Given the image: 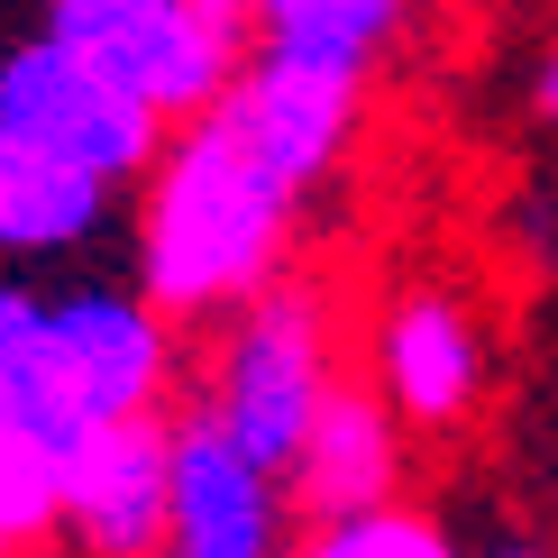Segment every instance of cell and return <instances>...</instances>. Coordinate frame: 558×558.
<instances>
[{
	"label": "cell",
	"mask_w": 558,
	"mask_h": 558,
	"mask_svg": "<svg viewBox=\"0 0 558 558\" xmlns=\"http://www.w3.org/2000/svg\"><path fill=\"white\" fill-rule=\"evenodd\" d=\"M0 412L28 422L56 458L92 430V412L74 403V385H64V366H56V320H46V302L19 293V284H0Z\"/></svg>",
	"instance_id": "obj_12"
},
{
	"label": "cell",
	"mask_w": 558,
	"mask_h": 558,
	"mask_svg": "<svg viewBox=\"0 0 558 558\" xmlns=\"http://www.w3.org/2000/svg\"><path fill=\"white\" fill-rule=\"evenodd\" d=\"M348 110H357V83L339 74H302V64H257V74H239L220 92V120L257 147V166H275L302 193V183H320L339 166L348 147Z\"/></svg>",
	"instance_id": "obj_8"
},
{
	"label": "cell",
	"mask_w": 558,
	"mask_h": 558,
	"mask_svg": "<svg viewBox=\"0 0 558 558\" xmlns=\"http://www.w3.org/2000/svg\"><path fill=\"white\" fill-rule=\"evenodd\" d=\"M293 495L312 522H348V513H376L393 495V422L376 393H320L312 430L293 449Z\"/></svg>",
	"instance_id": "obj_9"
},
{
	"label": "cell",
	"mask_w": 558,
	"mask_h": 558,
	"mask_svg": "<svg viewBox=\"0 0 558 558\" xmlns=\"http://www.w3.org/2000/svg\"><path fill=\"white\" fill-rule=\"evenodd\" d=\"M110 211V183L64 166L56 147L0 129V247H74Z\"/></svg>",
	"instance_id": "obj_11"
},
{
	"label": "cell",
	"mask_w": 558,
	"mask_h": 558,
	"mask_svg": "<svg viewBox=\"0 0 558 558\" xmlns=\"http://www.w3.org/2000/svg\"><path fill=\"white\" fill-rule=\"evenodd\" d=\"M56 320V366L74 385V403L92 422H120V412H147L156 385H166V330H156L147 302L129 293H64L46 302Z\"/></svg>",
	"instance_id": "obj_7"
},
{
	"label": "cell",
	"mask_w": 558,
	"mask_h": 558,
	"mask_svg": "<svg viewBox=\"0 0 558 558\" xmlns=\"http://www.w3.org/2000/svg\"><path fill=\"white\" fill-rule=\"evenodd\" d=\"M174 558H275V468L229 439L220 412H193L174 430Z\"/></svg>",
	"instance_id": "obj_6"
},
{
	"label": "cell",
	"mask_w": 558,
	"mask_h": 558,
	"mask_svg": "<svg viewBox=\"0 0 558 558\" xmlns=\"http://www.w3.org/2000/svg\"><path fill=\"white\" fill-rule=\"evenodd\" d=\"M166 513H174V430H156L147 412L92 422L64 449V522L101 558H147L166 541Z\"/></svg>",
	"instance_id": "obj_5"
},
{
	"label": "cell",
	"mask_w": 558,
	"mask_h": 558,
	"mask_svg": "<svg viewBox=\"0 0 558 558\" xmlns=\"http://www.w3.org/2000/svg\"><path fill=\"white\" fill-rule=\"evenodd\" d=\"M385 403L403 422H458L476 403V330L439 293L393 302V320H385Z\"/></svg>",
	"instance_id": "obj_10"
},
{
	"label": "cell",
	"mask_w": 558,
	"mask_h": 558,
	"mask_svg": "<svg viewBox=\"0 0 558 558\" xmlns=\"http://www.w3.org/2000/svg\"><path fill=\"white\" fill-rule=\"evenodd\" d=\"M46 522H64V458L46 449L28 422L0 412V549L37 541Z\"/></svg>",
	"instance_id": "obj_14"
},
{
	"label": "cell",
	"mask_w": 558,
	"mask_h": 558,
	"mask_svg": "<svg viewBox=\"0 0 558 558\" xmlns=\"http://www.w3.org/2000/svg\"><path fill=\"white\" fill-rule=\"evenodd\" d=\"M239 10H257V19H266V10H284V0H239Z\"/></svg>",
	"instance_id": "obj_17"
},
{
	"label": "cell",
	"mask_w": 558,
	"mask_h": 558,
	"mask_svg": "<svg viewBox=\"0 0 558 558\" xmlns=\"http://www.w3.org/2000/svg\"><path fill=\"white\" fill-rule=\"evenodd\" d=\"M284 220H293V183L275 166H257V147L220 110H202L174 137L166 174H156V202H147L156 312H211V302L257 293L275 247H284Z\"/></svg>",
	"instance_id": "obj_1"
},
{
	"label": "cell",
	"mask_w": 558,
	"mask_h": 558,
	"mask_svg": "<svg viewBox=\"0 0 558 558\" xmlns=\"http://www.w3.org/2000/svg\"><path fill=\"white\" fill-rule=\"evenodd\" d=\"M393 19H403V0H284V10H266V56L357 83L393 37Z\"/></svg>",
	"instance_id": "obj_13"
},
{
	"label": "cell",
	"mask_w": 558,
	"mask_h": 558,
	"mask_svg": "<svg viewBox=\"0 0 558 558\" xmlns=\"http://www.w3.org/2000/svg\"><path fill=\"white\" fill-rule=\"evenodd\" d=\"M0 129L56 147L64 166H83L101 183L137 174L156 156V137H166V120H156L129 83H110L101 64H92L83 46H64L56 28L28 37L19 56H0Z\"/></svg>",
	"instance_id": "obj_3"
},
{
	"label": "cell",
	"mask_w": 558,
	"mask_h": 558,
	"mask_svg": "<svg viewBox=\"0 0 558 558\" xmlns=\"http://www.w3.org/2000/svg\"><path fill=\"white\" fill-rule=\"evenodd\" d=\"M56 37L156 120H202L239 83V0H56Z\"/></svg>",
	"instance_id": "obj_2"
},
{
	"label": "cell",
	"mask_w": 558,
	"mask_h": 558,
	"mask_svg": "<svg viewBox=\"0 0 558 558\" xmlns=\"http://www.w3.org/2000/svg\"><path fill=\"white\" fill-rule=\"evenodd\" d=\"M320 393H330V366H320V312H312V293H266L257 312H247L239 348H229V376H220L229 439H239L247 458H266V468H293Z\"/></svg>",
	"instance_id": "obj_4"
},
{
	"label": "cell",
	"mask_w": 558,
	"mask_h": 558,
	"mask_svg": "<svg viewBox=\"0 0 558 558\" xmlns=\"http://www.w3.org/2000/svg\"><path fill=\"white\" fill-rule=\"evenodd\" d=\"M302 558H458V549H449V531H430L422 513H393V504H376V513L320 522Z\"/></svg>",
	"instance_id": "obj_15"
},
{
	"label": "cell",
	"mask_w": 558,
	"mask_h": 558,
	"mask_svg": "<svg viewBox=\"0 0 558 558\" xmlns=\"http://www.w3.org/2000/svg\"><path fill=\"white\" fill-rule=\"evenodd\" d=\"M541 110H549V120H558V56L541 64Z\"/></svg>",
	"instance_id": "obj_16"
},
{
	"label": "cell",
	"mask_w": 558,
	"mask_h": 558,
	"mask_svg": "<svg viewBox=\"0 0 558 558\" xmlns=\"http://www.w3.org/2000/svg\"><path fill=\"white\" fill-rule=\"evenodd\" d=\"M495 558H541V549H495Z\"/></svg>",
	"instance_id": "obj_18"
}]
</instances>
